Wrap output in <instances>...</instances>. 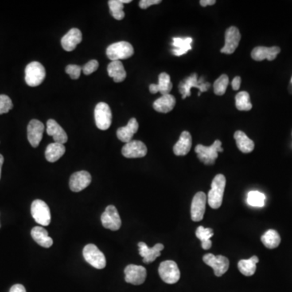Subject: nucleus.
Wrapping results in <instances>:
<instances>
[{"label": "nucleus", "mask_w": 292, "mask_h": 292, "mask_svg": "<svg viewBox=\"0 0 292 292\" xmlns=\"http://www.w3.org/2000/svg\"><path fill=\"white\" fill-rule=\"evenodd\" d=\"M226 188V178L222 174L215 176L208 193V205L212 208H219L223 204V195Z\"/></svg>", "instance_id": "1"}, {"label": "nucleus", "mask_w": 292, "mask_h": 292, "mask_svg": "<svg viewBox=\"0 0 292 292\" xmlns=\"http://www.w3.org/2000/svg\"><path fill=\"white\" fill-rule=\"evenodd\" d=\"M195 152L201 162L205 165H213L219 157V152H223V149L222 148V142L219 140H216L211 146L196 145Z\"/></svg>", "instance_id": "2"}, {"label": "nucleus", "mask_w": 292, "mask_h": 292, "mask_svg": "<svg viewBox=\"0 0 292 292\" xmlns=\"http://www.w3.org/2000/svg\"><path fill=\"white\" fill-rule=\"evenodd\" d=\"M211 84L208 82H204L203 77L198 80L197 74L193 73L190 76H188L186 79H184L183 81L180 82L179 85V91L182 95L183 99L191 96V89H198V96H200V94L203 92H206L210 88Z\"/></svg>", "instance_id": "3"}, {"label": "nucleus", "mask_w": 292, "mask_h": 292, "mask_svg": "<svg viewBox=\"0 0 292 292\" xmlns=\"http://www.w3.org/2000/svg\"><path fill=\"white\" fill-rule=\"evenodd\" d=\"M134 49L133 46L128 41H119L113 43L106 49V55L111 61H120L127 60L133 56Z\"/></svg>", "instance_id": "4"}, {"label": "nucleus", "mask_w": 292, "mask_h": 292, "mask_svg": "<svg viewBox=\"0 0 292 292\" xmlns=\"http://www.w3.org/2000/svg\"><path fill=\"white\" fill-rule=\"evenodd\" d=\"M25 82L30 87H37L46 78V70L39 62H32L25 68Z\"/></svg>", "instance_id": "5"}, {"label": "nucleus", "mask_w": 292, "mask_h": 292, "mask_svg": "<svg viewBox=\"0 0 292 292\" xmlns=\"http://www.w3.org/2000/svg\"><path fill=\"white\" fill-rule=\"evenodd\" d=\"M31 215L37 224L49 226L51 221V211L47 203L41 200H35L31 204Z\"/></svg>", "instance_id": "6"}, {"label": "nucleus", "mask_w": 292, "mask_h": 292, "mask_svg": "<svg viewBox=\"0 0 292 292\" xmlns=\"http://www.w3.org/2000/svg\"><path fill=\"white\" fill-rule=\"evenodd\" d=\"M83 256L85 260L93 267L102 270L106 267V261L104 254L99 250L96 245L93 243L87 244L83 249Z\"/></svg>", "instance_id": "7"}, {"label": "nucleus", "mask_w": 292, "mask_h": 292, "mask_svg": "<svg viewBox=\"0 0 292 292\" xmlns=\"http://www.w3.org/2000/svg\"><path fill=\"white\" fill-rule=\"evenodd\" d=\"M158 274L161 280L165 283L174 284L180 278V271L178 266L173 261H165L160 264Z\"/></svg>", "instance_id": "8"}, {"label": "nucleus", "mask_w": 292, "mask_h": 292, "mask_svg": "<svg viewBox=\"0 0 292 292\" xmlns=\"http://www.w3.org/2000/svg\"><path fill=\"white\" fill-rule=\"evenodd\" d=\"M96 126L101 130H107L111 125L112 114L110 106L106 102H99L94 110Z\"/></svg>", "instance_id": "9"}, {"label": "nucleus", "mask_w": 292, "mask_h": 292, "mask_svg": "<svg viewBox=\"0 0 292 292\" xmlns=\"http://www.w3.org/2000/svg\"><path fill=\"white\" fill-rule=\"evenodd\" d=\"M203 262L207 266H211L217 277H221L228 270L229 260L224 256H215L212 254H205L203 257Z\"/></svg>", "instance_id": "10"}, {"label": "nucleus", "mask_w": 292, "mask_h": 292, "mask_svg": "<svg viewBox=\"0 0 292 292\" xmlns=\"http://www.w3.org/2000/svg\"><path fill=\"white\" fill-rule=\"evenodd\" d=\"M101 221L105 228L113 231H118L122 225L119 212L114 205H108L106 207L101 216Z\"/></svg>", "instance_id": "11"}, {"label": "nucleus", "mask_w": 292, "mask_h": 292, "mask_svg": "<svg viewBox=\"0 0 292 292\" xmlns=\"http://www.w3.org/2000/svg\"><path fill=\"white\" fill-rule=\"evenodd\" d=\"M241 39V34L239 29L235 26H231L226 30L225 33V45L221 49V52L227 55H231L237 49L239 41Z\"/></svg>", "instance_id": "12"}, {"label": "nucleus", "mask_w": 292, "mask_h": 292, "mask_svg": "<svg viewBox=\"0 0 292 292\" xmlns=\"http://www.w3.org/2000/svg\"><path fill=\"white\" fill-rule=\"evenodd\" d=\"M125 281L133 285H141L144 283L147 276L146 269L143 266L129 265L125 268Z\"/></svg>", "instance_id": "13"}, {"label": "nucleus", "mask_w": 292, "mask_h": 292, "mask_svg": "<svg viewBox=\"0 0 292 292\" xmlns=\"http://www.w3.org/2000/svg\"><path fill=\"white\" fill-rule=\"evenodd\" d=\"M207 196L203 192H199L192 199L191 205V217L192 221L200 222L204 218L206 206Z\"/></svg>", "instance_id": "14"}, {"label": "nucleus", "mask_w": 292, "mask_h": 292, "mask_svg": "<svg viewBox=\"0 0 292 292\" xmlns=\"http://www.w3.org/2000/svg\"><path fill=\"white\" fill-rule=\"evenodd\" d=\"M92 181L91 175L86 171L75 172L72 174L69 180L70 189L74 192H79L84 190Z\"/></svg>", "instance_id": "15"}, {"label": "nucleus", "mask_w": 292, "mask_h": 292, "mask_svg": "<svg viewBox=\"0 0 292 292\" xmlns=\"http://www.w3.org/2000/svg\"><path fill=\"white\" fill-rule=\"evenodd\" d=\"M44 129H45V126L41 123V121L37 120V119H32L29 122L28 128H27V135H28L29 142L33 147H37L41 142Z\"/></svg>", "instance_id": "16"}, {"label": "nucleus", "mask_w": 292, "mask_h": 292, "mask_svg": "<svg viewBox=\"0 0 292 292\" xmlns=\"http://www.w3.org/2000/svg\"><path fill=\"white\" fill-rule=\"evenodd\" d=\"M147 147L140 141H131L126 143L122 149V154L127 158H139L147 154Z\"/></svg>", "instance_id": "17"}, {"label": "nucleus", "mask_w": 292, "mask_h": 292, "mask_svg": "<svg viewBox=\"0 0 292 292\" xmlns=\"http://www.w3.org/2000/svg\"><path fill=\"white\" fill-rule=\"evenodd\" d=\"M139 254L143 258L144 263L149 264L154 262L160 255L161 252L164 249L163 244L157 243L153 247H149L144 242L138 243Z\"/></svg>", "instance_id": "18"}, {"label": "nucleus", "mask_w": 292, "mask_h": 292, "mask_svg": "<svg viewBox=\"0 0 292 292\" xmlns=\"http://www.w3.org/2000/svg\"><path fill=\"white\" fill-rule=\"evenodd\" d=\"M280 51L281 50L278 47H258L253 50L251 56L253 60L256 61H262L264 60L272 61V60H275L276 57L280 53Z\"/></svg>", "instance_id": "19"}, {"label": "nucleus", "mask_w": 292, "mask_h": 292, "mask_svg": "<svg viewBox=\"0 0 292 292\" xmlns=\"http://www.w3.org/2000/svg\"><path fill=\"white\" fill-rule=\"evenodd\" d=\"M81 41L82 33L80 29L73 28L62 37L61 45L66 51H72Z\"/></svg>", "instance_id": "20"}, {"label": "nucleus", "mask_w": 292, "mask_h": 292, "mask_svg": "<svg viewBox=\"0 0 292 292\" xmlns=\"http://www.w3.org/2000/svg\"><path fill=\"white\" fill-rule=\"evenodd\" d=\"M172 85L171 81V76L165 72H161L158 76V83L157 84H151L149 86V91L153 94L159 92L161 96L170 94L172 91Z\"/></svg>", "instance_id": "21"}, {"label": "nucleus", "mask_w": 292, "mask_h": 292, "mask_svg": "<svg viewBox=\"0 0 292 292\" xmlns=\"http://www.w3.org/2000/svg\"><path fill=\"white\" fill-rule=\"evenodd\" d=\"M47 134L53 137L56 143L64 144L68 141V135L63 128L54 119H49L47 123Z\"/></svg>", "instance_id": "22"}, {"label": "nucleus", "mask_w": 292, "mask_h": 292, "mask_svg": "<svg viewBox=\"0 0 292 292\" xmlns=\"http://www.w3.org/2000/svg\"><path fill=\"white\" fill-rule=\"evenodd\" d=\"M139 124L135 118H132L129 119V123L124 127L119 128L117 130V137L119 141L124 143H129L133 139V136L138 131Z\"/></svg>", "instance_id": "23"}, {"label": "nucleus", "mask_w": 292, "mask_h": 292, "mask_svg": "<svg viewBox=\"0 0 292 292\" xmlns=\"http://www.w3.org/2000/svg\"><path fill=\"white\" fill-rule=\"evenodd\" d=\"M192 136L188 132L181 133L177 143L174 145L173 151L176 156H185L189 153L192 148Z\"/></svg>", "instance_id": "24"}, {"label": "nucleus", "mask_w": 292, "mask_h": 292, "mask_svg": "<svg viewBox=\"0 0 292 292\" xmlns=\"http://www.w3.org/2000/svg\"><path fill=\"white\" fill-rule=\"evenodd\" d=\"M176 104V100L175 97L172 94H166L157 98V100L153 102V109L157 112L165 114L172 111Z\"/></svg>", "instance_id": "25"}, {"label": "nucleus", "mask_w": 292, "mask_h": 292, "mask_svg": "<svg viewBox=\"0 0 292 292\" xmlns=\"http://www.w3.org/2000/svg\"><path fill=\"white\" fill-rule=\"evenodd\" d=\"M31 235L37 244L43 247H50L53 245V239L50 237L45 228L35 227L31 231Z\"/></svg>", "instance_id": "26"}, {"label": "nucleus", "mask_w": 292, "mask_h": 292, "mask_svg": "<svg viewBox=\"0 0 292 292\" xmlns=\"http://www.w3.org/2000/svg\"><path fill=\"white\" fill-rule=\"evenodd\" d=\"M192 37H173L172 54L176 56H181L192 50Z\"/></svg>", "instance_id": "27"}, {"label": "nucleus", "mask_w": 292, "mask_h": 292, "mask_svg": "<svg viewBox=\"0 0 292 292\" xmlns=\"http://www.w3.org/2000/svg\"><path fill=\"white\" fill-rule=\"evenodd\" d=\"M238 149L243 153H249L254 151L255 144L245 133L242 131H236L234 134Z\"/></svg>", "instance_id": "28"}, {"label": "nucleus", "mask_w": 292, "mask_h": 292, "mask_svg": "<svg viewBox=\"0 0 292 292\" xmlns=\"http://www.w3.org/2000/svg\"><path fill=\"white\" fill-rule=\"evenodd\" d=\"M107 72L109 76L112 77L114 81L116 83L123 81L127 76L124 67L120 61L111 62L107 67Z\"/></svg>", "instance_id": "29"}, {"label": "nucleus", "mask_w": 292, "mask_h": 292, "mask_svg": "<svg viewBox=\"0 0 292 292\" xmlns=\"http://www.w3.org/2000/svg\"><path fill=\"white\" fill-rule=\"evenodd\" d=\"M65 151L64 145L54 142L47 146L45 152L46 158L50 162H55L60 159L62 156H64Z\"/></svg>", "instance_id": "30"}, {"label": "nucleus", "mask_w": 292, "mask_h": 292, "mask_svg": "<svg viewBox=\"0 0 292 292\" xmlns=\"http://www.w3.org/2000/svg\"><path fill=\"white\" fill-rule=\"evenodd\" d=\"M259 262L257 256L252 257L249 259H243L239 261L238 263V268L241 274L245 276H252L255 274L257 270V264Z\"/></svg>", "instance_id": "31"}, {"label": "nucleus", "mask_w": 292, "mask_h": 292, "mask_svg": "<svg viewBox=\"0 0 292 292\" xmlns=\"http://www.w3.org/2000/svg\"><path fill=\"white\" fill-rule=\"evenodd\" d=\"M196 237L201 241V247L203 249L208 250L212 247V241L211 238L214 235V231L211 228H204V227H197L196 231Z\"/></svg>", "instance_id": "32"}, {"label": "nucleus", "mask_w": 292, "mask_h": 292, "mask_svg": "<svg viewBox=\"0 0 292 292\" xmlns=\"http://www.w3.org/2000/svg\"><path fill=\"white\" fill-rule=\"evenodd\" d=\"M264 245L270 249L278 247L281 243V237L275 230H268L261 238Z\"/></svg>", "instance_id": "33"}, {"label": "nucleus", "mask_w": 292, "mask_h": 292, "mask_svg": "<svg viewBox=\"0 0 292 292\" xmlns=\"http://www.w3.org/2000/svg\"><path fill=\"white\" fill-rule=\"evenodd\" d=\"M235 106L239 110H244L247 111L250 110L253 107L250 99L249 94L245 91H242L236 94L235 96Z\"/></svg>", "instance_id": "34"}, {"label": "nucleus", "mask_w": 292, "mask_h": 292, "mask_svg": "<svg viewBox=\"0 0 292 292\" xmlns=\"http://www.w3.org/2000/svg\"><path fill=\"white\" fill-rule=\"evenodd\" d=\"M266 195L259 191H251L247 193V203L253 207H263L266 203Z\"/></svg>", "instance_id": "35"}, {"label": "nucleus", "mask_w": 292, "mask_h": 292, "mask_svg": "<svg viewBox=\"0 0 292 292\" xmlns=\"http://www.w3.org/2000/svg\"><path fill=\"white\" fill-rule=\"evenodd\" d=\"M109 8H110V13L117 21L123 20L125 17V13L123 12V4L121 2V0H110L108 2Z\"/></svg>", "instance_id": "36"}, {"label": "nucleus", "mask_w": 292, "mask_h": 292, "mask_svg": "<svg viewBox=\"0 0 292 292\" xmlns=\"http://www.w3.org/2000/svg\"><path fill=\"white\" fill-rule=\"evenodd\" d=\"M229 84V78L226 74L221 75L214 84V92L216 95L222 96L227 91V86Z\"/></svg>", "instance_id": "37"}, {"label": "nucleus", "mask_w": 292, "mask_h": 292, "mask_svg": "<svg viewBox=\"0 0 292 292\" xmlns=\"http://www.w3.org/2000/svg\"><path fill=\"white\" fill-rule=\"evenodd\" d=\"M13 107V101L5 94L0 95V114L9 112Z\"/></svg>", "instance_id": "38"}, {"label": "nucleus", "mask_w": 292, "mask_h": 292, "mask_svg": "<svg viewBox=\"0 0 292 292\" xmlns=\"http://www.w3.org/2000/svg\"><path fill=\"white\" fill-rule=\"evenodd\" d=\"M65 71L72 80H77L78 78L80 77L82 68L80 66L76 65V64H70L66 67Z\"/></svg>", "instance_id": "39"}, {"label": "nucleus", "mask_w": 292, "mask_h": 292, "mask_svg": "<svg viewBox=\"0 0 292 292\" xmlns=\"http://www.w3.org/2000/svg\"><path fill=\"white\" fill-rule=\"evenodd\" d=\"M98 66H99V64H98V62L97 60H90L82 68V71L84 72L85 75H90V74L96 72L97 70H98Z\"/></svg>", "instance_id": "40"}, {"label": "nucleus", "mask_w": 292, "mask_h": 292, "mask_svg": "<svg viewBox=\"0 0 292 292\" xmlns=\"http://www.w3.org/2000/svg\"><path fill=\"white\" fill-rule=\"evenodd\" d=\"M161 0H141L139 2V6L141 9H147L152 5H159Z\"/></svg>", "instance_id": "41"}, {"label": "nucleus", "mask_w": 292, "mask_h": 292, "mask_svg": "<svg viewBox=\"0 0 292 292\" xmlns=\"http://www.w3.org/2000/svg\"><path fill=\"white\" fill-rule=\"evenodd\" d=\"M241 85V78L240 76H235L231 81V86L234 90H238Z\"/></svg>", "instance_id": "42"}, {"label": "nucleus", "mask_w": 292, "mask_h": 292, "mask_svg": "<svg viewBox=\"0 0 292 292\" xmlns=\"http://www.w3.org/2000/svg\"><path fill=\"white\" fill-rule=\"evenodd\" d=\"M9 292H26L25 286L21 284H16L12 286Z\"/></svg>", "instance_id": "43"}, {"label": "nucleus", "mask_w": 292, "mask_h": 292, "mask_svg": "<svg viewBox=\"0 0 292 292\" xmlns=\"http://www.w3.org/2000/svg\"><path fill=\"white\" fill-rule=\"evenodd\" d=\"M216 4L215 0H200V5L202 7L211 6Z\"/></svg>", "instance_id": "44"}, {"label": "nucleus", "mask_w": 292, "mask_h": 292, "mask_svg": "<svg viewBox=\"0 0 292 292\" xmlns=\"http://www.w3.org/2000/svg\"><path fill=\"white\" fill-rule=\"evenodd\" d=\"M5 161V157L2 154H0V179H1V172H2V166Z\"/></svg>", "instance_id": "45"}, {"label": "nucleus", "mask_w": 292, "mask_h": 292, "mask_svg": "<svg viewBox=\"0 0 292 292\" xmlns=\"http://www.w3.org/2000/svg\"><path fill=\"white\" fill-rule=\"evenodd\" d=\"M288 90H289L290 94H292V77L291 80H290V85L288 86Z\"/></svg>", "instance_id": "46"}, {"label": "nucleus", "mask_w": 292, "mask_h": 292, "mask_svg": "<svg viewBox=\"0 0 292 292\" xmlns=\"http://www.w3.org/2000/svg\"><path fill=\"white\" fill-rule=\"evenodd\" d=\"M121 2L123 3V4H129V3H131V0H121Z\"/></svg>", "instance_id": "47"}]
</instances>
